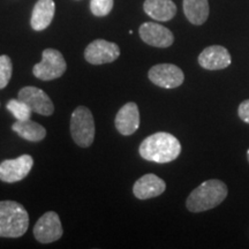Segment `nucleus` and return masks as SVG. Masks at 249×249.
<instances>
[{
	"instance_id": "10",
	"label": "nucleus",
	"mask_w": 249,
	"mask_h": 249,
	"mask_svg": "<svg viewBox=\"0 0 249 249\" xmlns=\"http://www.w3.org/2000/svg\"><path fill=\"white\" fill-rule=\"evenodd\" d=\"M18 98L40 116L49 117L54 112V105L48 93L36 87H24L18 91Z\"/></svg>"
},
{
	"instance_id": "2",
	"label": "nucleus",
	"mask_w": 249,
	"mask_h": 249,
	"mask_svg": "<svg viewBox=\"0 0 249 249\" xmlns=\"http://www.w3.org/2000/svg\"><path fill=\"white\" fill-rule=\"evenodd\" d=\"M229 189L223 181L210 179L196 187L186 201V207L191 213H203L211 210L225 200Z\"/></svg>"
},
{
	"instance_id": "15",
	"label": "nucleus",
	"mask_w": 249,
	"mask_h": 249,
	"mask_svg": "<svg viewBox=\"0 0 249 249\" xmlns=\"http://www.w3.org/2000/svg\"><path fill=\"white\" fill-rule=\"evenodd\" d=\"M55 5L53 0H38L31 14V28L36 31L46 29L54 17Z\"/></svg>"
},
{
	"instance_id": "13",
	"label": "nucleus",
	"mask_w": 249,
	"mask_h": 249,
	"mask_svg": "<svg viewBox=\"0 0 249 249\" xmlns=\"http://www.w3.org/2000/svg\"><path fill=\"white\" fill-rule=\"evenodd\" d=\"M166 189V183L156 174L148 173L141 177L134 183L133 193L139 200H148L163 194Z\"/></svg>"
},
{
	"instance_id": "11",
	"label": "nucleus",
	"mask_w": 249,
	"mask_h": 249,
	"mask_svg": "<svg viewBox=\"0 0 249 249\" xmlns=\"http://www.w3.org/2000/svg\"><path fill=\"white\" fill-rule=\"evenodd\" d=\"M140 37L148 45L155 48H169L173 44L174 36L172 31L161 24L145 22L140 27Z\"/></svg>"
},
{
	"instance_id": "20",
	"label": "nucleus",
	"mask_w": 249,
	"mask_h": 249,
	"mask_svg": "<svg viewBox=\"0 0 249 249\" xmlns=\"http://www.w3.org/2000/svg\"><path fill=\"white\" fill-rule=\"evenodd\" d=\"M13 73V65L8 55H0V89L7 87Z\"/></svg>"
},
{
	"instance_id": "19",
	"label": "nucleus",
	"mask_w": 249,
	"mask_h": 249,
	"mask_svg": "<svg viewBox=\"0 0 249 249\" xmlns=\"http://www.w3.org/2000/svg\"><path fill=\"white\" fill-rule=\"evenodd\" d=\"M7 110L13 114L17 120H27L30 119L33 110L28 107L26 103L20 101V99H11L6 105Z\"/></svg>"
},
{
	"instance_id": "16",
	"label": "nucleus",
	"mask_w": 249,
	"mask_h": 249,
	"mask_svg": "<svg viewBox=\"0 0 249 249\" xmlns=\"http://www.w3.org/2000/svg\"><path fill=\"white\" fill-rule=\"evenodd\" d=\"M143 9L156 21H170L177 13V6L172 0H145Z\"/></svg>"
},
{
	"instance_id": "12",
	"label": "nucleus",
	"mask_w": 249,
	"mask_h": 249,
	"mask_svg": "<svg viewBox=\"0 0 249 249\" xmlns=\"http://www.w3.org/2000/svg\"><path fill=\"white\" fill-rule=\"evenodd\" d=\"M231 62L232 58L230 52L226 48L220 45L208 46L198 55V64L204 70H225L231 65Z\"/></svg>"
},
{
	"instance_id": "22",
	"label": "nucleus",
	"mask_w": 249,
	"mask_h": 249,
	"mask_svg": "<svg viewBox=\"0 0 249 249\" xmlns=\"http://www.w3.org/2000/svg\"><path fill=\"white\" fill-rule=\"evenodd\" d=\"M238 114L242 121L249 124V99H246L239 105Z\"/></svg>"
},
{
	"instance_id": "6",
	"label": "nucleus",
	"mask_w": 249,
	"mask_h": 249,
	"mask_svg": "<svg viewBox=\"0 0 249 249\" xmlns=\"http://www.w3.org/2000/svg\"><path fill=\"white\" fill-rule=\"evenodd\" d=\"M148 76L154 85L164 89L178 88L185 80L183 71L172 64L155 65L149 71Z\"/></svg>"
},
{
	"instance_id": "8",
	"label": "nucleus",
	"mask_w": 249,
	"mask_h": 249,
	"mask_svg": "<svg viewBox=\"0 0 249 249\" xmlns=\"http://www.w3.org/2000/svg\"><path fill=\"white\" fill-rule=\"evenodd\" d=\"M34 166L30 155H22L14 160H6L0 163V180L13 183L23 180Z\"/></svg>"
},
{
	"instance_id": "3",
	"label": "nucleus",
	"mask_w": 249,
	"mask_h": 249,
	"mask_svg": "<svg viewBox=\"0 0 249 249\" xmlns=\"http://www.w3.org/2000/svg\"><path fill=\"white\" fill-rule=\"evenodd\" d=\"M29 226V214L22 204L15 201L0 202V236L20 238Z\"/></svg>"
},
{
	"instance_id": "17",
	"label": "nucleus",
	"mask_w": 249,
	"mask_h": 249,
	"mask_svg": "<svg viewBox=\"0 0 249 249\" xmlns=\"http://www.w3.org/2000/svg\"><path fill=\"white\" fill-rule=\"evenodd\" d=\"M12 129L20 138L29 142L43 141L46 136V129L44 127L30 119L17 120V123L12 124Z\"/></svg>"
},
{
	"instance_id": "4",
	"label": "nucleus",
	"mask_w": 249,
	"mask_h": 249,
	"mask_svg": "<svg viewBox=\"0 0 249 249\" xmlns=\"http://www.w3.org/2000/svg\"><path fill=\"white\" fill-rule=\"evenodd\" d=\"M71 134L74 142L81 148H88L95 139V120L91 111L77 107L71 117Z\"/></svg>"
},
{
	"instance_id": "23",
	"label": "nucleus",
	"mask_w": 249,
	"mask_h": 249,
	"mask_svg": "<svg viewBox=\"0 0 249 249\" xmlns=\"http://www.w3.org/2000/svg\"><path fill=\"white\" fill-rule=\"evenodd\" d=\"M247 158H248V161H249V149H248V151H247Z\"/></svg>"
},
{
	"instance_id": "7",
	"label": "nucleus",
	"mask_w": 249,
	"mask_h": 249,
	"mask_svg": "<svg viewBox=\"0 0 249 249\" xmlns=\"http://www.w3.org/2000/svg\"><path fill=\"white\" fill-rule=\"evenodd\" d=\"M36 240L40 244H51L61 238L62 226L60 218L54 211H49L37 220L33 230Z\"/></svg>"
},
{
	"instance_id": "1",
	"label": "nucleus",
	"mask_w": 249,
	"mask_h": 249,
	"mask_svg": "<svg viewBox=\"0 0 249 249\" xmlns=\"http://www.w3.org/2000/svg\"><path fill=\"white\" fill-rule=\"evenodd\" d=\"M139 151L145 160L160 164L170 163L179 157L181 143L172 134L160 132L143 140Z\"/></svg>"
},
{
	"instance_id": "18",
	"label": "nucleus",
	"mask_w": 249,
	"mask_h": 249,
	"mask_svg": "<svg viewBox=\"0 0 249 249\" xmlns=\"http://www.w3.org/2000/svg\"><path fill=\"white\" fill-rule=\"evenodd\" d=\"M183 12L187 20L195 26H201L209 17L208 0H183Z\"/></svg>"
},
{
	"instance_id": "5",
	"label": "nucleus",
	"mask_w": 249,
	"mask_h": 249,
	"mask_svg": "<svg viewBox=\"0 0 249 249\" xmlns=\"http://www.w3.org/2000/svg\"><path fill=\"white\" fill-rule=\"evenodd\" d=\"M67 70L64 55L55 49H45L42 53V61L33 68V74L37 79L51 81L59 79Z\"/></svg>"
},
{
	"instance_id": "9",
	"label": "nucleus",
	"mask_w": 249,
	"mask_h": 249,
	"mask_svg": "<svg viewBox=\"0 0 249 249\" xmlns=\"http://www.w3.org/2000/svg\"><path fill=\"white\" fill-rule=\"evenodd\" d=\"M119 55V46L105 39L93 40L85 50L86 60L91 65L110 64L117 60Z\"/></svg>"
},
{
	"instance_id": "14",
	"label": "nucleus",
	"mask_w": 249,
	"mask_h": 249,
	"mask_svg": "<svg viewBox=\"0 0 249 249\" xmlns=\"http://www.w3.org/2000/svg\"><path fill=\"white\" fill-rule=\"evenodd\" d=\"M117 130L124 136L132 135L140 127V111L135 103H127L118 111L116 120Z\"/></svg>"
},
{
	"instance_id": "21",
	"label": "nucleus",
	"mask_w": 249,
	"mask_h": 249,
	"mask_svg": "<svg viewBox=\"0 0 249 249\" xmlns=\"http://www.w3.org/2000/svg\"><path fill=\"white\" fill-rule=\"evenodd\" d=\"M113 8V0H90V11L96 17H107Z\"/></svg>"
}]
</instances>
